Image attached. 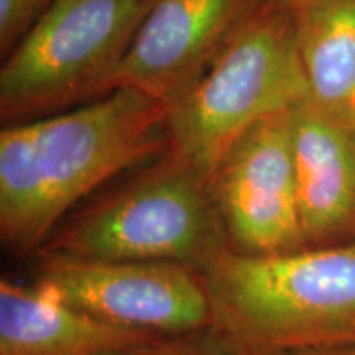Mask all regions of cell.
<instances>
[{"mask_svg": "<svg viewBox=\"0 0 355 355\" xmlns=\"http://www.w3.org/2000/svg\"><path fill=\"white\" fill-rule=\"evenodd\" d=\"M170 150L168 107L133 87L0 132V234L37 250L69 211L122 171Z\"/></svg>", "mask_w": 355, "mask_h": 355, "instance_id": "obj_1", "label": "cell"}, {"mask_svg": "<svg viewBox=\"0 0 355 355\" xmlns=\"http://www.w3.org/2000/svg\"><path fill=\"white\" fill-rule=\"evenodd\" d=\"M201 273L209 331L237 355L355 345V241L277 255L225 248Z\"/></svg>", "mask_w": 355, "mask_h": 355, "instance_id": "obj_2", "label": "cell"}, {"mask_svg": "<svg viewBox=\"0 0 355 355\" xmlns=\"http://www.w3.org/2000/svg\"><path fill=\"white\" fill-rule=\"evenodd\" d=\"M227 245L209 178L171 150L56 229L46 254L170 261L201 272Z\"/></svg>", "mask_w": 355, "mask_h": 355, "instance_id": "obj_3", "label": "cell"}, {"mask_svg": "<svg viewBox=\"0 0 355 355\" xmlns=\"http://www.w3.org/2000/svg\"><path fill=\"white\" fill-rule=\"evenodd\" d=\"M308 96L295 17L268 0L168 109L170 150L211 178L247 128Z\"/></svg>", "mask_w": 355, "mask_h": 355, "instance_id": "obj_4", "label": "cell"}, {"mask_svg": "<svg viewBox=\"0 0 355 355\" xmlns=\"http://www.w3.org/2000/svg\"><path fill=\"white\" fill-rule=\"evenodd\" d=\"M157 0H55L6 56L0 117L7 125L48 117L112 91Z\"/></svg>", "mask_w": 355, "mask_h": 355, "instance_id": "obj_5", "label": "cell"}, {"mask_svg": "<svg viewBox=\"0 0 355 355\" xmlns=\"http://www.w3.org/2000/svg\"><path fill=\"white\" fill-rule=\"evenodd\" d=\"M38 288L101 321L163 337L209 331L202 273L170 261L81 260L43 252Z\"/></svg>", "mask_w": 355, "mask_h": 355, "instance_id": "obj_6", "label": "cell"}, {"mask_svg": "<svg viewBox=\"0 0 355 355\" xmlns=\"http://www.w3.org/2000/svg\"><path fill=\"white\" fill-rule=\"evenodd\" d=\"M209 184L229 250L277 255L308 248L293 165L290 109L247 128L217 163Z\"/></svg>", "mask_w": 355, "mask_h": 355, "instance_id": "obj_7", "label": "cell"}, {"mask_svg": "<svg viewBox=\"0 0 355 355\" xmlns=\"http://www.w3.org/2000/svg\"><path fill=\"white\" fill-rule=\"evenodd\" d=\"M266 2L157 0L115 74L112 89L133 87L170 109Z\"/></svg>", "mask_w": 355, "mask_h": 355, "instance_id": "obj_8", "label": "cell"}, {"mask_svg": "<svg viewBox=\"0 0 355 355\" xmlns=\"http://www.w3.org/2000/svg\"><path fill=\"white\" fill-rule=\"evenodd\" d=\"M293 165L306 247L355 241V117L313 97L290 109Z\"/></svg>", "mask_w": 355, "mask_h": 355, "instance_id": "obj_9", "label": "cell"}, {"mask_svg": "<svg viewBox=\"0 0 355 355\" xmlns=\"http://www.w3.org/2000/svg\"><path fill=\"white\" fill-rule=\"evenodd\" d=\"M165 339L89 316L38 286L0 283V355H119Z\"/></svg>", "mask_w": 355, "mask_h": 355, "instance_id": "obj_10", "label": "cell"}, {"mask_svg": "<svg viewBox=\"0 0 355 355\" xmlns=\"http://www.w3.org/2000/svg\"><path fill=\"white\" fill-rule=\"evenodd\" d=\"M293 17L309 96L355 117V0H314Z\"/></svg>", "mask_w": 355, "mask_h": 355, "instance_id": "obj_11", "label": "cell"}, {"mask_svg": "<svg viewBox=\"0 0 355 355\" xmlns=\"http://www.w3.org/2000/svg\"><path fill=\"white\" fill-rule=\"evenodd\" d=\"M55 0H0V51H10Z\"/></svg>", "mask_w": 355, "mask_h": 355, "instance_id": "obj_12", "label": "cell"}, {"mask_svg": "<svg viewBox=\"0 0 355 355\" xmlns=\"http://www.w3.org/2000/svg\"><path fill=\"white\" fill-rule=\"evenodd\" d=\"M119 355H237L219 337L207 331L204 337L198 334L170 337L162 343L144 345Z\"/></svg>", "mask_w": 355, "mask_h": 355, "instance_id": "obj_13", "label": "cell"}, {"mask_svg": "<svg viewBox=\"0 0 355 355\" xmlns=\"http://www.w3.org/2000/svg\"><path fill=\"white\" fill-rule=\"evenodd\" d=\"M285 355H355V345H344V347L304 350V352H291Z\"/></svg>", "mask_w": 355, "mask_h": 355, "instance_id": "obj_14", "label": "cell"}, {"mask_svg": "<svg viewBox=\"0 0 355 355\" xmlns=\"http://www.w3.org/2000/svg\"><path fill=\"white\" fill-rule=\"evenodd\" d=\"M270 2H273L275 6L283 8V10L290 12L291 15H295L296 12H300L303 7L313 3L314 0H270Z\"/></svg>", "mask_w": 355, "mask_h": 355, "instance_id": "obj_15", "label": "cell"}]
</instances>
